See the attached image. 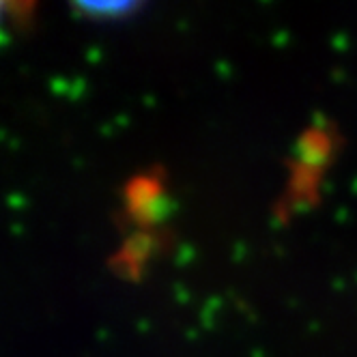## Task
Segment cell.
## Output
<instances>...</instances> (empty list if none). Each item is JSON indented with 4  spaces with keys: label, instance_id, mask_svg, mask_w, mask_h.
<instances>
[{
    "label": "cell",
    "instance_id": "1",
    "mask_svg": "<svg viewBox=\"0 0 357 357\" xmlns=\"http://www.w3.org/2000/svg\"><path fill=\"white\" fill-rule=\"evenodd\" d=\"M69 3L89 17L114 20L134 11L142 0H69Z\"/></svg>",
    "mask_w": 357,
    "mask_h": 357
},
{
    "label": "cell",
    "instance_id": "2",
    "mask_svg": "<svg viewBox=\"0 0 357 357\" xmlns=\"http://www.w3.org/2000/svg\"><path fill=\"white\" fill-rule=\"evenodd\" d=\"M33 3L35 0H3V9H5V15L17 22H26L31 15Z\"/></svg>",
    "mask_w": 357,
    "mask_h": 357
}]
</instances>
